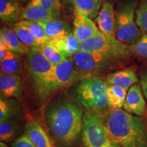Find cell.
<instances>
[{
    "instance_id": "1",
    "label": "cell",
    "mask_w": 147,
    "mask_h": 147,
    "mask_svg": "<svg viewBox=\"0 0 147 147\" xmlns=\"http://www.w3.org/2000/svg\"><path fill=\"white\" fill-rule=\"evenodd\" d=\"M84 108L74 97H61L48 104L45 120L57 147H73L82 136Z\"/></svg>"
},
{
    "instance_id": "2",
    "label": "cell",
    "mask_w": 147,
    "mask_h": 147,
    "mask_svg": "<svg viewBox=\"0 0 147 147\" xmlns=\"http://www.w3.org/2000/svg\"><path fill=\"white\" fill-rule=\"evenodd\" d=\"M104 121L113 142L121 147H147V118L117 109L110 110Z\"/></svg>"
},
{
    "instance_id": "3",
    "label": "cell",
    "mask_w": 147,
    "mask_h": 147,
    "mask_svg": "<svg viewBox=\"0 0 147 147\" xmlns=\"http://www.w3.org/2000/svg\"><path fill=\"white\" fill-rule=\"evenodd\" d=\"M108 83L99 76L82 78L74 89L73 97L85 108L100 116L103 120L110 111Z\"/></svg>"
},
{
    "instance_id": "4",
    "label": "cell",
    "mask_w": 147,
    "mask_h": 147,
    "mask_svg": "<svg viewBox=\"0 0 147 147\" xmlns=\"http://www.w3.org/2000/svg\"><path fill=\"white\" fill-rule=\"evenodd\" d=\"M84 78L75 65L72 57H69L57 65L40 82L34 91L40 102H45L55 93L78 82Z\"/></svg>"
},
{
    "instance_id": "5",
    "label": "cell",
    "mask_w": 147,
    "mask_h": 147,
    "mask_svg": "<svg viewBox=\"0 0 147 147\" xmlns=\"http://www.w3.org/2000/svg\"><path fill=\"white\" fill-rule=\"evenodd\" d=\"M80 50L96 53L110 59L120 61L130 57V47L119 41L116 37L108 36L99 32L94 36L80 43Z\"/></svg>"
},
{
    "instance_id": "6",
    "label": "cell",
    "mask_w": 147,
    "mask_h": 147,
    "mask_svg": "<svg viewBox=\"0 0 147 147\" xmlns=\"http://www.w3.org/2000/svg\"><path fill=\"white\" fill-rule=\"evenodd\" d=\"M137 3L136 0H127L115 11L116 38L129 46L138 42L142 36L135 19Z\"/></svg>"
},
{
    "instance_id": "7",
    "label": "cell",
    "mask_w": 147,
    "mask_h": 147,
    "mask_svg": "<svg viewBox=\"0 0 147 147\" xmlns=\"http://www.w3.org/2000/svg\"><path fill=\"white\" fill-rule=\"evenodd\" d=\"M81 138L84 147H108L113 142L104 121L97 114L88 110L84 113Z\"/></svg>"
},
{
    "instance_id": "8",
    "label": "cell",
    "mask_w": 147,
    "mask_h": 147,
    "mask_svg": "<svg viewBox=\"0 0 147 147\" xmlns=\"http://www.w3.org/2000/svg\"><path fill=\"white\" fill-rule=\"evenodd\" d=\"M72 59L77 69L84 78L106 73L115 68L119 64L118 61L82 50L77 52Z\"/></svg>"
},
{
    "instance_id": "9",
    "label": "cell",
    "mask_w": 147,
    "mask_h": 147,
    "mask_svg": "<svg viewBox=\"0 0 147 147\" xmlns=\"http://www.w3.org/2000/svg\"><path fill=\"white\" fill-rule=\"evenodd\" d=\"M53 67L45 57L40 47L29 49L26 54L25 70L33 89L52 71Z\"/></svg>"
},
{
    "instance_id": "10",
    "label": "cell",
    "mask_w": 147,
    "mask_h": 147,
    "mask_svg": "<svg viewBox=\"0 0 147 147\" xmlns=\"http://www.w3.org/2000/svg\"><path fill=\"white\" fill-rule=\"evenodd\" d=\"M141 86L135 84L129 89L123 110L131 115L147 118V104Z\"/></svg>"
},
{
    "instance_id": "11",
    "label": "cell",
    "mask_w": 147,
    "mask_h": 147,
    "mask_svg": "<svg viewBox=\"0 0 147 147\" xmlns=\"http://www.w3.org/2000/svg\"><path fill=\"white\" fill-rule=\"evenodd\" d=\"M73 34L79 42L86 41L100 32L91 18L78 10H74Z\"/></svg>"
},
{
    "instance_id": "12",
    "label": "cell",
    "mask_w": 147,
    "mask_h": 147,
    "mask_svg": "<svg viewBox=\"0 0 147 147\" xmlns=\"http://www.w3.org/2000/svg\"><path fill=\"white\" fill-rule=\"evenodd\" d=\"M99 30L108 36L116 37L115 11L113 5L108 1H104L95 18Z\"/></svg>"
},
{
    "instance_id": "13",
    "label": "cell",
    "mask_w": 147,
    "mask_h": 147,
    "mask_svg": "<svg viewBox=\"0 0 147 147\" xmlns=\"http://www.w3.org/2000/svg\"><path fill=\"white\" fill-rule=\"evenodd\" d=\"M1 96L19 100L23 98V82L21 77L16 75L0 76Z\"/></svg>"
},
{
    "instance_id": "14",
    "label": "cell",
    "mask_w": 147,
    "mask_h": 147,
    "mask_svg": "<svg viewBox=\"0 0 147 147\" xmlns=\"http://www.w3.org/2000/svg\"><path fill=\"white\" fill-rule=\"evenodd\" d=\"M24 133L37 147H56L50 136L36 121H29L25 126Z\"/></svg>"
},
{
    "instance_id": "15",
    "label": "cell",
    "mask_w": 147,
    "mask_h": 147,
    "mask_svg": "<svg viewBox=\"0 0 147 147\" xmlns=\"http://www.w3.org/2000/svg\"><path fill=\"white\" fill-rule=\"evenodd\" d=\"M57 14L53 13L50 10H47L40 3L36 2L34 0H31L22 11L21 18L27 21L40 22L57 18Z\"/></svg>"
},
{
    "instance_id": "16",
    "label": "cell",
    "mask_w": 147,
    "mask_h": 147,
    "mask_svg": "<svg viewBox=\"0 0 147 147\" xmlns=\"http://www.w3.org/2000/svg\"><path fill=\"white\" fill-rule=\"evenodd\" d=\"M138 82L136 71L131 68H127L108 74L106 82L110 85L118 86L127 90Z\"/></svg>"
},
{
    "instance_id": "17",
    "label": "cell",
    "mask_w": 147,
    "mask_h": 147,
    "mask_svg": "<svg viewBox=\"0 0 147 147\" xmlns=\"http://www.w3.org/2000/svg\"><path fill=\"white\" fill-rule=\"evenodd\" d=\"M49 42L67 58L72 57L80 50V42L73 32L57 39L51 40Z\"/></svg>"
},
{
    "instance_id": "18",
    "label": "cell",
    "mask_w": 147,
    "mask_h": 147,
    "mask_svg": "<svg viewBox=\"0 0 147 147\" xmlns=\"http://www.w3.org/2000/svg\"><path fill=\"white\" fill-rule=\"evenodd\" d=\"M22 11L15 0H0V18L3 23L15 25L21 18Z\"/></svg>"
},
{
    "instance_id": "19",
    "label": "cell",
    "mask_w": 147,
    "mask_h": 147,
    "mask_svg": "<svg viewBox=\"0 0 147 147\" xmlns=\"http://www.w3.org/2000/svg\"><path fill=\"white\" fill-rule=\"evenodd\" d=\"M0 67L1 74L21 76L23 69L21 54L9 51L6 56L0 61Z\"/></svg>"
},
{
    "instance_id": "20",
    "label": "cell",
    "mask_w": 147,
    "mask_h": 147,
    "mask_svg": "<svg viewBox=\"0 0 147 147\" xmlns=\"http://www.w3.org/2000/svg\"><path fill=\"white\" fill-rule=\"evenodd\" d=\"M49 40H54L70 34L71 29L67 23L57 18L46 20L40 23Z\"/></svg>"
},
{
    "instance_id": "21",
    "label": "cell",
    "mask_w": 147,
    "mask_h": 147,
    "mask_svg": "<svg viewBox=\"0 0 147 147\" xmlns=\"http://www.w3.org/2000/svg\"><path fill=\"white\" fill-rule=\"evenodd\" d=\"M22 115V108L17 100L14 98H0V123L15 119Z\"/></svg>"
},
{
    "instance_id": "22",
    "label": "cell",
    "mask_w": 147,
    "mask_h": 147,
    "mask_svg": "<svg viewBox=\"0 0 147 147\" xmlns=\"http://www.w3.org/2000/svg\"><path fill=\"white\" fill-rule=\"evenodd\" d=\"M0 39L4 42L9 51L12 52L26 55L30 49L22 43L14 29L2 27L0 30Z\"/></svg>"
},
{
    "instance_id": "23",
    "label": "cell",
    "mask_w": 147,
    "mask_h": 147,
    "mask_svg": "<svg viewBox=\"0 0 147 147\" xmlns=\"http://www.w3.org/2000/svg\"><path fill=\"white\" fill-rule=\"evenodd\" d=\"M127 90L118 86L108 84V102L110 110L121 109L125 102Z\"/></svg>"
},
{
    "instance_id": "24",
    "label": "cell",
    "mask_w": 147,
    "mask_h": 147,
    "mask_svg": "<svg viewBox=\"0 0 147 147\" xmlns=\"http://www.w3.org/2000/svg\"><path fill=\"white\" fill-rule=\"evenodd\" d=\"M74 10L85 14L91 18H95L100 12L102 0H69Z\"/></svg>"
},
{
    "instance_id": "25",
    "label": "cell",
    "mask_w": 147,
    "mask_h": 147,
    "mask_svg": "<svg viewBox=\"0 0 147 147\" xmlns=\"http://www.w3.org/2000/svg\"><path fill=\"white\" fill-rule=\"evenodd\" d=\"M21 130V127L15 119L0 123V140L4 142L15 140Z\"/></svg>"
},
{
    "instance_id": "26",
    "label": "cell",
    "mask_w": 147,
    "mask_h": 147,
    "mask_svg": "<svg viewBox=\"0 0 147 147\" xmlns=\"http://www.w3.org/2000/svg\"><path fill=\"white\" fill-rule=\"evenodd\" d=\"M15 25L24 27L28 29L31 32V34L36 38L40 47L45 45L50 41L49 38L46 35L43 27H42L40 23L27 21V20H22V21L16 23Z\"/></svg>"
},
{
    "instance_id": "27",
    "label": "cell",
    "mask_w": 147,
    "mask_h": 147,
    "mask_svg": "<svg viewBox=\"0 0 147 147\" xmlns=\"http://www.w3.org/2000/svg\"><path fill=\"white\" fill-rule=\"evenodd\" d=\"M40 49L45 57L53 66L57 65L67 59V57L62 54L49 42L40 47Z\"/></svg>"
},
{
    "instance_id": "28",
    "label": "cell",
    "mask_w": 147,
    "mask_h": 147,
    "mask_svg": "<svg viewBox=\"0 0 147 147\" xmlns=\"http://www.w3.org/2000/svg\"><path fill=\"white\" fill-rule=\"evenodd\" d=\"M13 29L15 31L18 38L22 42V43L26 47L29 48V49L40 47L36 38L27 28L24 27L18 26V25H14Z\"/></svg>"
},
{
    "instance_id": "29",
    "label": "cell",
    "mask_w": 147,
    "mask_h": 147,
    "mask_svg": "<svg viewBox=\"0 0 147 147\" xmlns=\"http://www.w3.org/2000/svg\"><path fill=\"white\" fill-rule=\"evenodd\" d=\"M136 22L140 30L147 34V0H142L136 11Z\"/></svg>"
},
{
    "instance_id": "30",
    "label": "cell",
    "mask_w": 147,
    "mask_h": 147,
    "mask_svg": "<svg viewBox=\"0 0 147 147\" xmlns=\"http://www.w3.org/2000/svg\"><path fill=\"white\" fill-rule=\"evenodd\" d=\"M129 47L132 53L147 59V34H143L138 42Z\"/></svg>"
},
{
    "instance_id": "31",
    "label": "cell",
    "mask_w": 147,
    "mask_h": 147,
    "mask_svg": "<svg viewBox=\"0 0 147 147\" xmlns=\"http://www.w3.org/2000/svg\"><path fill=\"white\" fill-rule=\"evenodd\" d=\"M47 10L59 15L60 10V0H34Z\"/></svg>"
},
{
    "instance_id": "32",
    "label": "cell",
    "mask_w": 147,
    "mask_h": 147,
    "mask_svg": "<svg viewBox=\"0 0 147 147\" xmlns=\"http://www.w3.org/2000/svg\"><path fill=\"white\" fill-rule=\"evenodd\" d=\"M12 147H37L29 138L23 132L11 144Z\"/></svg>"
},
{
    "instance_id": "33",
    "label": "cell",
    "mask_w": 147,
    "mask_h": 147,
    "mask_svg": "<svg viewBox=\"0 0 147 147\" xmlns=\"http://www.w3.org/2000/svg\"><path fill=\"white\" fill-rule=\"evenodd\" d=\"M140 85L145 98L147 101V70L142 74L140 78Z\"/></svg>"
},
{
    "instance_id": "34",
    "label": "cell",
    "mask_w": 147,
    "mask_h": 147,
    "mask_svg": "<svg viewBox=\"0 0 147 147\" xmlns=\"http://www.w3.org/2000/svg\"><path fill=\"white\" fill-rule=\"evenodd\" d=\"M15 1H17V2L18 3H20V4H23V3H25L27 2L29 3L31 0H15Z\"/></svg>"
},
{
    "instance_id": "35",
    "label": "cell",
    "mask_w": 147,
    "mask_h": 147,
    "mask_svg": "<svg viewBox=\"0 0 147 147\" xmlns=\"http://www.w3.org/2000/svg\"><path fill=\"white\" fill-rule=\"evenodd\" d=\"M108 147H121V146H119V145H118V144H115V143L112 142L111 144L109 145V146H108Z\"/></svg>"
},
{
    "instance_id": "36",
    "label": "cell",
    "mask_w": 147,
    "mask_h": 147,
    "mask_svg": "<svg viewBox=\"0 0 147 147\" xmlns=\"http://www.w3.org/2000/svg\"><path fill=\"white\" fill-rule=\"evenodd\" d=\"M0 147H8V146H7V144H5V142H0Z\"/></svg>"
}]
</instances>
